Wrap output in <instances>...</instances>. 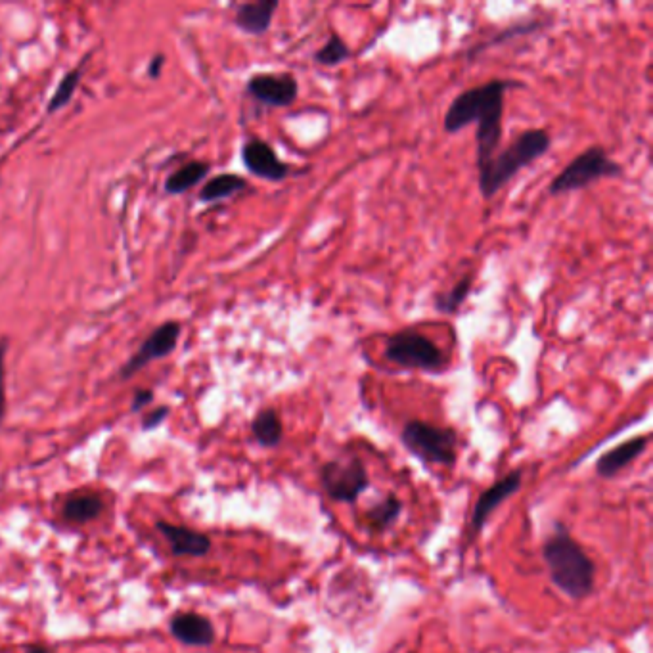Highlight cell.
I'll return each instance as SVG.
<instances>
[{
    "mask_svg": "<svg viewBox=\"0 0 653 653\" xmlns=\"http://www.w3.org/2000/svg\"><path fill=\"white\" fill-rule=\"evenodd\" d=\"M519 87L512 79H493L483 85L460 92L445 113L443 127L449 135L460 133L470 123L477 125L475 144H477V173L483 171L491 159L502 138V115L504 100L508 89Z\"/></svg>",
    "mask_w": 653,
    "mask_h": 653,
    "instance_id": "1",
    "label": "cell"
},
{
    "mask_svg": "<svg viewBox=\"0 0 653 653\" xmlns=\"http://www.w3.org/2000/svg\"><path fill=\"white\" fill-rule=\"evenodd\" d=\"M542 558L552 583L569 598L581 600L594 590L596 567L581 544L567 535L565 527L558 525L556 533L544 542Z\"/></svg>",
    "mask_w": 653,
    "mask_h": 653,
    "instance_id": "2",
    "label": "cell"
},
{
    "mask_svg": "<svg viewBox=\"0 0 653 653\" xmlns=\"http://www.w3.org/2000/svg\"><path fill=\"white\" fill-rule=\"evenodd\" d=\"M552 148V136L546 129H527L514 138L491 163L479 171V190L485 200L496 194L518 175L521 169L533 165Z\"/></svg>",
    "mask_w": 653,
    "mask_h": 653,
    "instance_id": "3",
    "label": "cell"
},
{
    "mask_svg": "<svg viewBox=\"0 0 653 653\" xmlns=\"http://www.w3.org/2000/svg\"><path fill=\"white\" fill-rule=\"evenodd\" d=\"M623 177V167L609 158L602 146H590L583 154L571 159L548 186L550 196H562L588 188L600 179Z\"/></svg>",
    "mask_w": 653,
    "mask_h": 653,
    "instance_id": "4",
    "label": "cell"
},
{
    "mask_svg": "<svg viewBox=\"0 0 653 653\" xmlns=\"http://www.w3.org/2000/svg\"><path fill=\"white\" fill-rule=\"evenodd\" d=\"M383 355L397 366L424 372H441L447 366L443 351L428 336L414 330H401L389 336Z\"/></svg>",
    "mask_w": 653,
    "mask_h": 653,
    "instance_id": "5",
    "label": "cell"
},
{
    "mask_svg": "<svg viewBox=\"0 0 653 653\" xmlns=\"http://www.w3.org/2000/svg\"><path fill=\"white\" fill-rule=\"evenodd\" d=\"M401 441L408 451L428 464L454 466L458 435L454 429L437 428L422 420L406 422Z\"/></svg>",
    "mask_w": 653,
    "mask_h": 653,
    "instance_id": "6",
    "label": "cell"
},
{
    "mask_svg": "<svg viewBox=\"0 0 653 653\" xmlns=\"http://www.w3.org/2000/svg\"><path fill=\"white\" fill-rule=\"evenodd\" d=\"M324 491L336 502H355L368 489V472L359 458L328 462L320 470Z\"/></svg>",
    "mask_w": 653,
    "mask_h": 653,
    "instance_id": "7",
    "label": "cell"
},
{
    "mask_svg": "<svg viewBox=\"0 0 653 653\" xmlns=\"http://www.w3.org/2000/svg\"><path fill=\"white\" fill-rule=\"evenodd\" d=\"M246 89L251 98L271 108H290L299 96V83L292 73H255L249 77Z\"/></svg>",
    "mask_w": 653,
    "mask_h": 653,
    "instance_id": "8",
    "label": "cell"
},
{
    "mask_svg": "<svg viewBox=\"0 0 653 653\" xmlns=\"http://www.w3.org/2000/svg\"><path fill=\"white\" fill-rule=\"evenodd\" d=\"M181 330V324L175 322V320L163 322L159 328H156L150 334V338L142 343V347L136 351L135 357L121 368V378L129 380V378L135 376L136 372H140L146 364L163 359V357H169L175 351L177 343H179Z\"/></svg>",
    "mask_w": 653,
    "mask_h": 653,
    "instance_id": "9",
    "label": "cell"
},
{
    "mask_svg": "<svg viewBox=\"0 0 653 653\" xmlns=\"http://www.w3.org/2000/svg\"><path fill=\"white\" fill-rule=\"evenodd\" d=\"M242 161L251 175L263 181H286L292 173V167L278 158L271 144L261 138H249L242 146Z\"/></svg>",
    "mask_w": 653,
    "mask_h": 653,
    "instance_id": "10",
    "label": "cell"
},
{
    "mask_svg": "<svg viewBox=\"0 0 653 653\" xmlns=\"http://www.w3.org/2000/svg\"><path fill=\"white\" fill-rule=\"evenodd\" d=\"M159 533L165 537V541L169 544L171 552L177 558H203L205 554H209L211 550V541L207 535H203L200 531H194L190 527H182V525H173L167 521H158Z\"/></svg>",
    "mask_w": 653,
    "mask_h": 653,
    "instance_id": "11",
    "label": "cell"
},
{
    "mask_svg": "<svg viewBox=\"0 0 653 653\" xmlns=\"http://www.w3.org/2000/svg\"><path fill=\"white\" fill-rule=\"evenodd\" d=\"M171 634L186 646L207 648L215 642L213 623L200 613H179L169 623Z\"/></svg>",
    "mask_w": 653,
    "mask_h": 653,
    "instance_id": "12",
    "label": "cell"
},
{
    "mask_svg": "<svg viewBox=\"0 0 653 653\" xmlns=\"http://www.w3.org/2000/svg\"><path fill=\"white\" fill-rule=\"evenodd\" d=\"M521 487V472L508 473L506 477H502L500 481H496L491 489H487L483 495L479 496L475 510L472 516V529L473 533H479L487 519L491 518V514L495 512L496 508L508 498L514 495Z\"/></svg>",
    "mask_w": 653,
    "mask_h": 653,
    "instance_id": "13",
    "label": "cell"
},
{
    "mask_svg": "<svg viewBox=\"0 0 653 653\" xmlns=\"http://www.w3.org/2000/svg\"><path fill=\"white\" fill-rule=\"evenodd\" d=\"M278 6V0H257L240 4L234 16V23L248 35H263L269 31Z\"/></svg>",
    "mask_w": 653,
    "mask_h": 653,
    "instance_id": "14",
    "label": "cell"
},
{
    "mask_svg": "<svg viewBox=\"0 0 653 653\" xmlns=\"http://www.w3.org/2000/svg\"><path fill=\"white\" fill-rule=\"evenodd\" d=\"M646 447H648V437L646 435L632 437L629 441H625L623 445H617L615 449L602 454L600 460L596 462V472L602 477H613L615 473L625 470L632 460H636L642 452L646 451Z\"/></svg>",
    "mask_w": 653,
    "mask_h": 653,
    "instance_id": "15",
    "label": "cell"
},
{
    "mask_svg": "<svg viewBox=\"0 0 653 653\" xmlns=\"http://www.w3.org/2000/svg\"><path fill=\"white\" fill-rule=\"evenodd\" d=\"M251 433L255 441L265 449L280 445L284 439V426L278 412L274 408H263L251 422Z\"/></svg>",
    "mask_w": 653,
    "mask_h": 653,
    "instance_id": "16",
    "label": "cell"
},
{
    "mask_svg": "<svg viewBox=\"0 0 653 653\" xmlns=\"http://www.w3.org/2000/svg\"><path fill=\"white\" fill-rule=\"evenodd\" d=\"M542 27H544V22H542V20H523V22L512 23V25L500 29V31L495 33L489 41H485V43H481V45L470 48V50H468V60H470V58H475V56H479L481 52H485V50H489V48H495V46H500L502 43H508V41H512V39L525 37V35H533V33H537V31L542 29Z\"/></svg>",
    "mask_w": 653,
    "mask_h": 653,
    "instance_id": "17",
    "label": "cell"
},
{
    "mask_svg": "<svg viewBox=\"0 0 653 653\" xmlns=\"http://www.w3.org/2000/svg\"><path fill=\"white\" fill-rule=\"evenodd\" d=\"M104 512V500L98 495L69 496L62 516L73 523H89Z\"/></svg>",
    "mask_w": 653,
    "mask_h": 653,
    "instance_id": "18",
    "label": "cell"
},
{
    "mask_svg": "<svg viewBox=\"0 0 653 653\" xmlns=\"http://www.w3.org/2000/svg\"><path fill=\"white\" fill-rule=\"evenodd\" d=\"M211 165L207 161H190L186 165H182L179 171H175L167 182H165V190L169 194H184L186 190L194 188L198 182H202L207 173H209Z\"/></svg>",
    "mask_w": 653,
    "mask_h": 653,
    "instance_id": "19",
    "label": "cell"
},
{
    "mask_svg": "<svg viewBox=\"0 0 653 653\" xmlns=\"http://www.w3.org/2000/svg\"><path fill=\"white\" fill-rule=\"evenodd\" d=\"M246 188H248V182L244 177L234 175V173H223L203 186L200 200L202 202H219V200L230 198Z\"/></svg>",
    "mask_w": 653,
    "mask_h": 653,
    "instance_id": "20",
    "label": "cell"
},
{
    "mask_svg": "<svg viewBox=\"0 0 653 653\" xmlns=\"http://www.w3.org/2000/svg\"><path fill=\"white\" fill-rule=\"evenodd\" d=\"M401 510H403L401 500L397 496L389 495L387 498H383L382 502H378L372 508H368L364 512V519H366V523L372 529L383 531V529L391 527L399 519Z\"/></svg>",
    "mask_w": 653,
    "mask_h": 653,
    "instance_id": "21",
    "label": "cell"
},
{
    "mask_svg": "<svg viewBox=\"0 0 653 653\" xmlns=\"http://www.w3.org/2000/svg\"><path fill=\"white\" fill-rule=\"evenodd\" d=\"M473 274H466L460 282H456L451 290L447 293H439L435 297V309L443 315H454L462 303L468 299V295L472 292L473 288Z\"/></svg>",
    "mask_w": 653,
    "mask_h": 653,
    "instance_id": "22",
    "label": "cell"
},
{
    "mask_svg": "<svg viewBox=\"0 0 653 653\" xmlns=\"http://www.w3.org/2000/svg\"><path fill=\"white\" fill-rule=\"evenodd\" d=\"M351 58V50L349 46L345 45V41L339 37L338 33H330L328 41L320 50H316L313 54V60L318 66L324 68H336L339 64L347 62Z\"/></svg>",
    "mask_w": 653,
    "mask_h": 653,
    "instance_id": "23",
    "label": "cell"
},
{
    "mask_svg": "<svg viewBox=\"0 0 653 653\" xmlns=\"http://www.w3.org/2000/svg\"><path fill=\"white\" fill-rule=\"evenodd\" d=\"M79 83H81V69L77 68L69 71L68 75L60 81L56 92L52 94V98L48 102V112H58L64 106H68L69 100L73 98V94H75V89H77Z\"/></svg>",
    "mask_w": 653,
    "mask_h": 653,
    "instance_id": "24",
    "label": "cell"
},
{
    "mask_svg": "<svg viewBox=\"0 0 653 653\" xmlns=\"http://www.w3.org/2000/svg\"><path fill=\"white\" fill-rule=\"evenodd\" d=\"M6 349L8 341L0 338V424L6 416Z\"/></svg>",
    "mask_w": 653,
    "mask_h": 653,
    "instance_id": "25",
    "label": "cell"
},
{
    "mask_svg": "<svg viewBox=\"0 0 653 653\" xmlns=\"http://www.w3.org/2000/svg\"><path fill=\"white\" fill-rule=\"evenodd\" d=\"M167 416H169V406H158L156 410H152L150 414H146L142 418V429L152 431V429L159 428Z\"/></svg>",
    "mask_w": 653,
    "mask_h": 653,
    "instance_id": "26",
    "label": "cell"
},
{
    "mask_svg": "<svg viewBox=\"0 0 653 653\" xmlns=\"http://www.w3.org/2000/svg\"><path fill=\"white\" fill-rule=\"evenodd\" d=\"M152 401H154V393H152L150 389H138L135 393V399H133L131 410H133V412H138V410H142L144 406L150 405Z\"/></svg>",
    "mask_w": 653,
    "mask_h": 653,
    "instance_id": "27",
    "label": "cell"
},
{
    "mask_svg": "<svg viewBox=\"0 0 653 653\" xmlns=\"http://www.w3.org/2000/svg\"><path fill=\"white\" fill-rule=\"evenodd\" d=\"M161 68H163V56H156L154 60H152V64H150V77H159V73H161Z\"/></svg>",
    "mask_w": 653,
    "mask_h": 653,
    "instance_id": "28",
    "label": "cell"
},
{
    "mask_svg": "<svg viewBox=\"0 0 653 653\" xmlns=\"http://www.w3.org/2000/svg\"><path fill=\"white\" fill-rule=\"evenodd\" d=\"M25 653H50V650L45 648V646H29V648L25 650Z\"/></svg>",
    "mask_w": 653,
    "mask_h": 653,
    "instance_id": "29",
    "label": "cell"
}]
</instances>
